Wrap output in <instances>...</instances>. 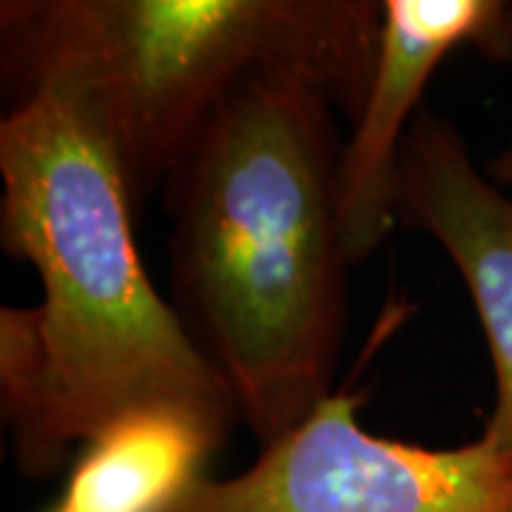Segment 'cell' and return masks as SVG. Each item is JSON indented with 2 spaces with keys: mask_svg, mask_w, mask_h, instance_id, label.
<instances>
[{
  "mask_svg": "<svg viewBox=\"0 0 512 512\" xmlns=\"http://www.w3.org/2000/svg\"><path fill=\"white\" fill-rule=\"evenodd\" d=\"M362 396L333 393L234 478H208L168 512H501L512 453L490 439L433 450L367 433Z\"/></svg>",
  "mask_w": 512,
  "mask_h": 512,
  "instance_id": "obj_4",
  "label": "cell"
},
{
  "mask_svg": "<svg viewBox=\"0 0 512 512\" xmlns=\"http://www.w3.org/2000/svg\"><path fill=\"white\" fill-rule=\"evenodd\" d=\"M336 103L311 80L242 83L165 180L185 328L259 444L325 402L345 336Z\"/></svg>",
  "mask_w": 512,
  "mask_h": 512,
  "instance_id": "obj_2",
  "label": "cell"
},
{
  "mask_svg": "<svg viewBox=\"0 0 512 512\" xmlns=\"http://www.w3.org/2000/svg\"><path fill=\"white\" fill-rule=\"evenodd\" d=\"M501 512H512V501H510V504H507V507H504V510H501Z\"/></svg>",
  "mask_w": 512,
  "mask_h": 512,
  "instance_id": "obj_10",
  "label": "cell"
},
{
  "mask_svg": "<svg viewBox=\"0 0 512 512\" xmlns=\"http://www.w3.org/2000/svg\"><path fill=\"white\" fill-rule=\"evenodd\" d=\"M476 46L512 57V3L504 0H384L376 69L342 151L339 205L350 262L379 251L399 222V163L421 94L444 57Z\"/></svg>",
  "mask_w": 512,
  "mask_h": 512,
  "instance_id": "obj_5",
  "label": "cell"
},
{
  "mask_svg": "<svg viewBox=\"0 0 512 512\" xmlns=\"http://www.w3.org/2000/svg\"><path fill=\"white\" fill-rule=\"evenodd\" d=\"M382 32L373 0H6L3 77L15 100L57 83L117 154L134 208L165 188L202 123L265 74L311 80L350 120Z\"/></svg>",
  "mask_w": 512,
  "mask_h": 512,
  "instance_id": "obj_3",
  "label": "cell"
},
{
  "mask_svg": "<svg viewBox=\"0 0 512 512\" xmlns=\"http://www.w3.org/2000/svg\"><path fill=\"white\" fill-rule=\"evenodd\" d=\"M0 242L43 282L0 311V396L20 467L46 476L72 444L148 404L231 427L237 399L140 262L117 154L69 89L46 83L0 123Z\"/></svg>",
  "mask_w": 512,
  "mask_h": 512,
  "instance_id": "obj_1",
  "label": "cell"
},
{
  "mask_svg": "<svg viewBox=\"0 0 512 512\" xmlns=\"http://www.w3.org/2000/svg\"><path fill=\"white\" fill-rule=\"evenodd\" d=\"M399 222L436 239L473 296L495 373L484 439L512 453V200L433 111H419L404 140Z\"/></svg>",
  "mask_w": 512,
  "mask_h": 512,
  "instance_id": "obj_6",
  "label": "cell"
},
{
  "mask_svg": "<svg viewBox=\"0 0 512 512\" xmlns=\"http://www.w3.org/2000/svg\"><path fill=\"white\" fill-rule=\"evenodd\" d=\"M490 177H493V180H498V183L510 185L512 188V146L504 148V151L495 157L493 163H490Z\"/></svg>",
  "mask_w": 512,
  "mask_h": 512,
  "instance_id": "obj_8",
  "label": "cell"
},
{
  "mask_svg": "<svg viewBox=\"0 0 512 512\" xmlns=\"http://www.w3.org/2000/svg\"><path fill=\"white\" fill-rule=\"evenodd\" d=\"M228 427L180 404H148L106 424L69 476L63 507L77 512H168L225 439Z\"/></svg>",
  "mask_w": 512,
  "mask_h": 512,
  "instance_id": "obj_7",
  "label": "cell"
},
{
  "mask_svg": "<svg viewBox=\"0 0 512 512\" xmlns=\"http://www.w3.org/2000/svg\"><path fill=\"white\" fill-rule=\"evenodd\" d=\"M52 512H77V510H69V507H63V504H57V507H55V510H52Z\"/></svg>",
  "mask_w": 512,
  "mask_h": 512,
  "instance_id": "obj_9",
  "label": "cell"
}]
</instances>
